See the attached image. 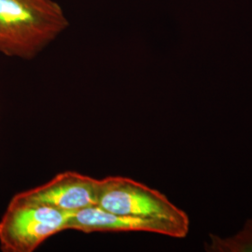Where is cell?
Instances as JSON below:
<instances>
[{"mask_svg":"<svg viewBox=\"0 0 252 252\" xmlns=\"http://www.w3.org/2000/svg\"><path fill=\"white\" fill-rule=\"evenodd\" d=\"M68 26L54 0H0V54L32 60Z\"/></svg>","mask_w":252,"mask_h":252,"instance_id":"obj_1","label":"cell"},{"mask_svg":"<svg viewBox=\"0 0 252 252\" xmlns=\"http://www.w3.org/2000/svg\"><path fill=\"white\" fill-rule=\"evenodd\" d=\"M72 213L21 197L9 201L0 220V250L34 252L50 237L69 230Z\"/></svg>","mask_w":252,"mask_h":252,"instance_id":"obj_2","label":"cell"},{"mask_svg":"<svg viewBox=\"0 0 252 252\" xmlns=\"http://www.w3.org/2000/svg\"><path fill=\"white\" fill-rule=\"evenodd\" d=\"M97 206L118 215L164 220L189 232V217L184 210L159 190L126 177L99 180Z\"/></svg>","mask_w":252,"mask_h":252,"instance_id":"obj_3","label":"cell"},{"mask_svg":"<svg viewBox=\"0 0 252 252\" xmlns=\"http://www.w3.org/2000/svg\"><path fill=\"white\" fill-rule=\"evenodd\" d=\"M99 180L78 172L59 173L44 184L19 192L26 200L67 213L97 205Z\"/></svg>","mask_w":252,"mask_h":252,"instance_id":"obj_4","label":"cell"},{"mask_svg":"<svg viewBox=\"0 0 252 252\" xmlns=\"http://www.w3.org/2000/svg\"><path fill=\"white\" fill-rule=\"evenodd\" d=\"M69 230L85 234L97 232H147L174 238H184L187 234L164 220L140 217L118 215L96 206L87 207L74 213Z\"/></svg>","mask_w":252,"mask_h":252,"instance_id":"obj_5","label":"cell"},{"mask_svg":"<svg viewBox=\"0 0 252 252\" xmlns=\"http://www.w3.org/2000/svg\"><path fill=\"white\" fill-rule=\"evenodd\" d=\"M210 243H205L208 252H252V219L246 221L243 229L228 238L209 234Z\"/></svg>","mask_w":252,"mask_h":252,"instance_id":"obj_6","label":"cell"}]
</instances>
